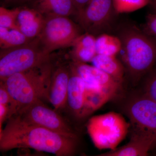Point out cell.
Here are the masks:
<instances>
[{
    "label": "cell",
    "mask_w": 156,
    "mask_h": 156,
    "mask_svg": "<svg viewBox=\"0 0 156 156\" xmlns=\"http://www.w3.org/2000/svg\"><path fill=\"white\" fill-rule=\"evenodd\" d=\"M0 132V151L32 149L57 156H74L78 151L79 138L64 136L47 128L28 124L18 116L7 120Z\"/></svg>",
    "instance_id": "1"
},
{
    "label": "cell",
    "mask_w": 156,
    "mask_h": 156,
    "mask_svg": "<svg viewBox=\"0 0 156 156\" xmlns=\"http://www.w3.org/2000/svg\"><path fill=\"white\" fill-rule=\"evenodd\" d=\"M53 62L52 58L41 65L1 80L11 98L8 119L37 101L47 100Z\"/></svg>",
    "instance_id": "2"
},
{
    "label": "cell",
    "mask_w": 156,
    "mask_h": 156,
    "mask_svg": "<svg viewBox=\"0 0 156 156\" xmlns=\"http://www.w3.org/2000/svg\"><path fill=\"white\" fill-rule=\"evenodd\" d=\"M119 37L126 73L132 85L136 86L156 64V41L133 26L122 28Z\"/></svg>",
    "instance_id": "3"
},
{
    "label": "cell",
    "mask_w": 156,
    "mask_h": 156,
    "mask_svg": "<svg viewBox=\"0 0 156 156\" xmlns=\"http://www.w3.org/2000/svg\"><path fill=\"white\" fill-rule=\"evenodd\" d=\"M51 54L43 48L38 37L23 44L0 51V80L31 69L50 61Z\"/></svg>",
    "instance_id": "4"
},
{
    "label": "cell",
    "mask_w": 156,
    "mask_h": 156,
    "mask_svg": "<svg viewBox=\"0 0 156 156\" xmlns=\"http://www.w3.org/2000/svg\"><path fill=\"white\" fill-rule=\"evenodd\" d=\"M130 127L122 115L109 112L90 118L87 131L97 148L112 150L126 138Z\"/></svg>",
    "instance_id": "5"
},
{
    "label": "cell",
    "mask_w": 156,
    "mask_h": 156,
    "mask_svg": "<svg viewBox=\"0 0 156 156\" xmlns=\"http://www.w3.org/2000/svg\"><path fill=\"white\" fill-rule=\"evenodd\" d=\"M41 33L38 37L44 50L49 54L60 49L72 47L81 34L80 26L69 17H45Z\"/></svg>",
    "instance_id": "6"
},
{
    "label": "cell",
    "mask_w": 156,
    "mask_h": 156,
    "mask_svg": "<svg viewBox=\"0 0 156 156\" xmlns=\"http://www.w3.org/2000/svg\"><path fill=\"white\" fill-rule=\"evenodd\" d=\"M125 99L122 110L129 119L131 129L145 132L156 139V102L141 91Z\"/></svg>",
    "instance_id": "7"
},
{
    "label": "cell",
    "mask_w": 156,
    "mask_h": 156,
    "mask_svg": "<svg viewBox=\"0 0 156 156\" xmlns=\"http://www.w3.org/2000/svg\"><path fill=\"white\" fill-rule=\"evenodd\" d=\"M15 115L28 124L47 128L69 137L78 138L76 131L58 111L39 100L23 108Z\"/></svg>",
    "instance_id": "8"
},
{
    "label": "cell",
    "mask_w": 156,
    "mask_h": 156,
    "mask_svg": "<svg viewBox=\"0 0 156 156\" xmlns=\"http://www.w3.org/2000/svg\"><path fill=\"white\" fill-rule=\"evenodd\" d=\"M114 12L113 0H91L76 17L82 29L95 36L110 25Z\"/></svg>",
    "instance_id": "9"
},
{
    "label": "cell",
    "mask_w": 156,
    "mask_h": 156,
    "mask_svg": "<svg viewBox=\"0 0 156 156\" xmlns=\"http://www.w3.org/2000/svg\"><path fill=\"white\" fill-rule=\"evenodd\" d=\"M70 76L69 61L61 62L53 60L47 101L51 103L56 111L59 112L66 107Z\"/></svg>",
    "instance_id": "10"
},
{
    "label": "cell",
    "mask_w": 156,
    "mask_h": 156,
    "mask_svg": "<svg viewBox=\"0 0 156 156\" xmlns=\"http://www.w3.org/2000/svg\"><path fill=\"white\" fill-rule=\"evenodd\" d=\"M69 62L72 67L87 86L103 89L116 97L119 94L123 84L108 74L87 63L71 60Z\"/></svg>",
    "instance_id": "11"
},
{
    "label": "cell",
    "mask_w": 156,
    "mask_h": 156,
    "mask_svg": "<svg viewBox=\"0 0 156 156\" xmlns=\"http://www.w3.org/2000/svg\"><path fill=\"white\" fill-rule=\"evenodd\" d=\"M129 142L123 146L101 154L100 156H146L156 144V139L150 134L131 130Z\"/></svg>",
    "instance_id": "12"
},
{
    "label": "cell",
    "mask_w": 156,
    "mask_h": 156,
    "mask_svg": "<svg viewBox=\"0 0 156 156\" xmlns=\"http://www.w3.org/2000/svg\"><path fill=\"white\" fill-rule=\"evenodd\" d=\"M70 76L68 87L66 107L75 118L80 120L85 103L86 84L70 64Z\"/></svg>",
    "instance_id": "13"
},
{
    "label": "cell",
    "mask_w": 156,
    "mask_h": 156,
    "mask_svg": "<svg viewBox=\"0 0 156 156\" xmlns=\"http://www.w3.org/2000/svg\"><path fill=\"white\" fill-rule=\"evenodd\" d=\"M16 26L28 38L38 37L41 33L45 17L30 7H18Z\"/></svg>",
    "instance_id": "14"
},
{
    "label": "cell",
    "mask_w": 156,
    "mask_h": 156,
    "mask_svg": "<svg viewBox=\"0 0 156 156\" xmlns=\"http://www.w3.org/2000/svg\"><path fill=\"white\" fill-rule=\"evenodd\" d=\"M30 8L45 17L76 15L77 11L73 0H30Z\"/></svg>",
    "instance_id": "15"
},
{
    "label": "cell",
    "mask_w": 156,
    "mask_h": 156,
    "mask_svg": "<svg viewBox=\"0 0 156 156\" xmlns=\"http://www.w3.org/2000/svg\"><path fill=\"white\" fill-rule=\"evenodd\" d=\"M96 38L95 36L88 33L81 34L72 46L69 60L84 63L92 62L97 55Z\"/></svg>",
    "instance_id": "16"
},
{
    "label": "cell",
    "mask_w": 156,
    "mask_h": 156,
    "mask_svg": "<svg viewBox=\"0 0 156 156\" xmlns=\"http://www.w3.org/2000/svg\"><path fill=\"white\" fill-rule=\"evenodd\" d=\"M115 97L113 94L103 89L89 87L86 85L85 103L80 120L86 119L104 105Z\"/></svg>",
    "instance_id": "17"
},
{
    "label": "cell",
    "mask_w": 156,
    "mask_h": 156,
    "mask_svg": "<svg viewBox=\"0 0 156 156\" xmlns=\"http://www.w3.org/2000/svg\"><path fill=\"white\" fill-rule=\"evenodd\" d=\"M91 62L92 65L123 84L126 69L124 65L116 58V56L97 54Z\"/></svg>",
    "instance_id": "18"
},
{
    "label": "cell",
    "mask_w": 156,
    "mask_h": 156,
    "mask_svg": "<svg viewBox=\"0 0 156 156\" xmlns=\"http://www.w3.org/2000/svg\"><path fill=\"white\" fill-rule=\"evenodd\" d=\"M95 48L97 54L116 56L122 50V41L119 37L101 34L96 37Z\"/></svg>",
    "instance_id": "19"
},
{
    "label": "cell",
    "mask_w": 156,
    "mask_h": 156,
    "mask_svg": "<svg viewBox=\"0 0 156 156\" xmlns=\"http://www.w3.org/2000/svg\"><path fill=\"white\" fill-rule=\"evenodd\" d=\"M31 40L27 37L18 30L11 29L0 27L1 49L17 47L25 44Z\"/></svg>",
    "instance_id": "20"
},
{
    "label": "cell",
    "mask_w": 156,
    "mask_h": 156,
    "mask_svg": "<svg viewBox=\"0 0 156 156\" xmlns=\"http://www.w3.org/2000/svg\"><path fill=\"white\" fill-rule=\"evenodd\" d=\"M151 0H113L116 14L134 12L142 9L150 2Z\"/></svg>",
    "instance_id": "21"
},
{
    "label": "cell",
    "mask_w": 156,
    "mask_h": 156,
    "mask_svg": "<svg viewBox=\"0 0 156 156\" xmlns=\"http://www.w3.org/2000/svg\"><path fill=\"white\" fill-rule=\"evenodd\" d=\"M18 8L13 9L0 8V27L8 29H17L16 19Z\"/></svg>",
    "instance_id": "22"
},
{
    "label": "cell",
    "mask_w": 156,
    "mask_h": 156,
    "mask_svg": "<svg viewBox=\"0 0 156 156\" xmlns=\"http://www.w3.org/2000/svg\"><path fill=\"white\" fill-rule=\"evenodd\" d=\"M152 70L148 73L141 91L156 102V70Z\"/></svg>",
    "instance_id": "23"
},
{
    "label": "cell",
    "mask_w": 156,
    "mask_h": 156,
    "mask_svg": "<svg viewBox=\"0 0 156 156\" xmlns=\"http://www.w3.org/2000/svg\"><path fill=\"white\" fill-rule=\"evenodd\" d=\"M146 34L156 38V14H149L147 17Z\"/></svg>",
    "instance_id": "24"
},
{
    "label": "cell",
    "mask_w": 156,
    "mask_h": 156,
    "mask_svg": "<svg viewBox=\"0 0 156 156\" xmlns=\"http://www.w3.org/2000/svg\"><path fill=\"white\" fill-rule=\"evenodd\" d=\"M11 102V98L5 87L2 84L0 83V104L9 105Z\"/></svg>",
    "instance_id": "25"
},
{
    "label": "cell",
    "mask_w": 156,
    "mask_h": 156,
    "mask_svg": "<svg viewBox=\"0 0 156 156\" xmlns=\"http://www.w3.org/2000/svg\"><path fill=\"white\" fill-rule=\"evenodd\" d=\"M9 112V105L0 104V132L2 130L4 122L8 119Z\"/></svg>",
    "instance_id": "26"
},
{
    "label": "cell",
    "mask_w": 156,
    "mask_h": 156,
    "mask_svg": "<svg viewBox=\"0 0 156 156\" xmlns=\"http://www.w3.org/2000/svg\"><path fill=\"white\" fill-rule=\"evenodd\" d=\"M90 1L91 0H73L74 5L77 11V14L87 6Z\"/></svg>",
    "instance_id": "27"
},
{
    "label": "cell",
    "mask_w": 156,
    "mask_h": 156,
    "mask_svg": "<svg viewBox=\"0 0 156 156\" xmlns=\"http://www.w3.org/2000/svg\"><path fill=\"white\" fill-rule=\"evenodd\" d=\"M154 8L156 9V0H152Z\"/></svg>",
    "instance_id": "28"
},
{
    "label": "cell",
    "mask_w": 156,
    "mask_h": 156,
    "mask_svg": "<svg viewBox=\"0 0 156 156\" xmlns=\"http://www.w3.org/2000/svg\"><path fill=\"white\" fill-rule=\"evenodd\" d=\"M25 1H30V0H25Z\"/></svg>",
    "instance_id": "29"
},
{
    "label": "cell",
    "mask_w": 156,
    "mask_h": 156,
    "mask_svg": "<svg viewBox=\"0 0 156 156\" xmlns=\"http://www.w3.org/2000/svg\"><path fill=\"white\" fill-rule=\"evenodd\" d=\"M155 65H156V64H155ZM154 70H156V67L155 69Z\"/></svg>",
    "instance_id": "30"
},
{
    "label": "cell",
    "mask_w": 156,
    "mask_h": 156,
    "mask_svg": "<svg viewBox=\"0 0 156 156\" xmlns=\"http://www.w3.org/2000/svg\"><path fill=\"white\" fill-rule=\"evenodd\" d=\"M155 40H156V38H155Z\"/></svg>",
    "instance_id": "31"
}]
</instances>
